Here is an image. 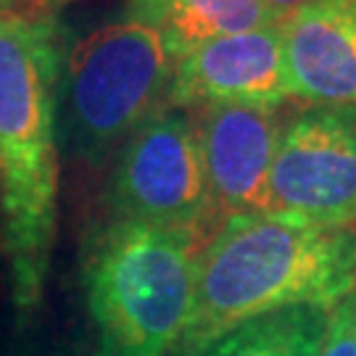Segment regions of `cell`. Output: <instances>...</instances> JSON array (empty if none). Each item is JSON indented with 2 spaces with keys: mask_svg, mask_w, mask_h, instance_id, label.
Masks as SVG:
<instances>
[{
  "mask_svg": "<svg viewBox=\"0 0 356 356\" xmlns=\"http://www.w3.org/2000/svg\"><path fill=\"white\" fill-rule=\"evenodd\" d=\"M356 293V227L275 214L227 216L198 256L188 322L169 356H204L245 322Z\"/></svg>",
  "mask_w": 356,
  "mask_h": 356,
  "instance_id": "cell-1",
  "label": "cell"
},
{
  "mask_svg": "<svg viewBox=\"0 0 356 356\" xmlns=\"http://www.w3.org/2000/svg\"><path fill=\"white\" fill-rule=\"evenodd\" d=\"M206 243L195 229L116 216L90 227L79 277L95 356H169L191 314Z\"/></svg>",
  "mask_w": 356,
  "mask_h": 356,
  "instance_id": "cell-2",
  "label": "cell"
},
{
  "mask_svg": "<svg viewBox=\"0 0 356 356\" xmlns=\"http://www.w3.org/2000/svg\"><path fill=\"white\" fill-rule=\"evenodd\" d=\"M177 58L159 29L116 19L64 40L56 88L58 148L90 169L114 161L116 151L145 119L166 106Z\"/></svg>",
  "mask_w": 356,
  "mask_h": 356,
  "instance_id": "cell-3",
  "label": "cell"
},
{
  "mask_svg": "<svg viewBox=\"0 0 356 356\" xmlns=\"http://www.w3.org/2000/svg\"><path fill=\"white\" fill-rule=\"evenodd\" d=\"M108 216L159 227L195 229L211 238L214 216L195 119L164 106L122 143L106 185Z\"/></svg>",
  "mask_w": 356,
  "mask_h": 356,
  "instance_id": "cell-4",
  "label": "cell"
},
{
  "mask_svg": "<svg viewBox=\"0 0 356 356\" xmlns=\"http://www.w3.org/2000/svg\"><path fill=\"white\" fill-rule=\"evenodd\" d=\"M267 214L356 227V108H306L285 122Z\"/></svg>",
  "mask_w": 356,
  "mask_h": 356,
  "instance_id": "cell-5",
  "label": "cell"
},
{
  "mask_svg": "<svg viewBox=\"0 0 356 356\" xmlns=\"http://www.w3.org/2000/svg\"><path fill=\"white\" fill-rule=\"evenodd\" d=\"M64 32L53 19L0 16V164L3 175L61 169L56 88Z\"/></svg>",
  "mask_w": 356,
  "mask_h": 356,
  "instance_id": "cell-6",
  "label": "cell"
},
{
  "mask_svg": "<svg viewBox=\"0 0 356 356\" xmlns=\"http://www.w3.org/2000/svg\"><path fill=\"white\" fill-rule=\"evenodd\" d=\"M191 114L216 219L267 214L269 175L285 129L280 106L211 103Z\"/></svg>",
  "mask_w": 356,
  "mask_h": 356,
  "instance_id": "cell-7",
  "label": "cell"
},
{
  "mask_svg": "<svg viewBox=\"0 0 356 356\" xmlns=\"http://www.w3.org/2000/svg\"><path fill=\"white\" fill-rule=\"evenodd\" d=\"M288 98L282 29L264 26L211 40L179 58L166 106L185 111L211 103L282 106Z\"/></svg>",
  "mask_w": 356,
  "mask_h": 356,
  "instance_id": "cell-8",
  "label": "cell"
},
{
  "mask_svg": "<svg viewBox=\"0 0 356 356\" xmlns=\"http://www.w3.org/2000/svg\"><path fill=\"white\" fill-rule=\"evenodd\" d=\"M280 29L293 101L356 108V0H314Z\"/></svg>",
  "mask_w": 356,
  "mask_h": 356,
  "instance_id": "cell-9",
  "label": "cell"
},
{
  "mask_svg": "<svg viewBox=\"0 0 356 356\" xmlns=\"http://www.w3.org/2000/svg\"><path fill=\"white\" fill-rule=\"evenodd\" d=\"M122 16L159 29L177 61L211 40L280 26L261 0H127Z\"/></svg>",
  "mask_w": 356,
  "mask_h": 356,
  "instance_id": "cell-10",
  "label": "cell"
},
{
  "mask_svg": "<svg viewBox=\"0 0 356 356\" xmlns=\"http://www.w3.org/2000/svg\"><path fill=\"white\" fill-rule=\"evenodd\" d=\"M330 309L293 306L245 322L204 356H317Z\"/></svg>",
  "mask_w": 356,
  "mask_h": 356,
  "instance_id": "cell-11",
  "label": "cell"
},
{
  "mask_svg": "<svg viewBox=\"0 0 356 356\" xmlns=\"http://www.w3.org/2000/svg\"><path fill=\"white\" fill-rule=\"evenodd\" d=\"M317 356H356V293L330 309Z\"/></svg>",
  "mask_w": 356,
  "mask_h": 356,
  "instance_id": "cell-12",
  "label": "cell"
},
{
  "mask_svg": "<svg viewBox=\"0 0 356 356\" xmlns=\"http://www.w3.org/2000/svg\"><path fill=\"white\" fill-rule=\"evenodd\" d=\"M32 348V335L19 327L6 269L0 264V356H19Z\"/></svg>",
  "mask_w": 356,
  "mask_h": 356,
  "instance_id": "cell-13",
  "label": "cell"
},
{
  "mask_svg": "<svg viewBox=\"0 0 356 356\" xmlns=\"http://www.w3.org/2000/svg\"><path fill=\"white\" fill-rule=\"evenodd\" d=\"M261 3L267 6V11L272 13V19L282 26L288 19H293L301 8H306V6L314 3V0H261Z\"/></svg>",
  "mask_w": 356,
  "mask_h": 356,
  "instance_id": "cell-14",
  "label": "cell"
},
{
  "mask_svg": "<svg viewBox=\"0 0 356 356\" xmlns=\"http://www.w3.org/2000/svg\"><path fill=\"white\" fill-rule=\"evenodd\" d=\"M35 0H0V16H26L32 19Z\"/></svg>",
  "mask_w": 356,
  "mask_h": 356,
  "instance_id": "cell-15",
  "label": "cell"
},
{
  "mask_svg": "<svg viewBox=\"0 0 356 356\" xmlns=\"http://www.w3.org/2000/svg\"><path fill=\"white\" fill-rule=\"evenodd\" d=\"M35 356H95V351H90L85 343L74 341V343H61V346H56V348H48V351H42V354L38 351Z\"/></svg>",
  "mask_w": 356,
  "mask_h": 356,
  "instance_id": "cell-16",
  "label": "cell"
},
{
  "mask_svg": "<svg viewBox=\"0 0 356 356\" xmlns=\"http://www.w3.org/2000/svg\"><path fill=\"white\" fill-rule=\"evenodd\" d=\"M66 3L72 0H35V8H32V19H53L58 8H64Z\"/></svg>",
  "mask_w": 356,
  "mask_h": 356,
  "instance_id": "cell-17",
  "label": "cell"
},
{
  "mask_svg": "<svg viewBox=\"0 0 356 356\" xmlns=\"http://www.w3.org/2000/svg\"><path fill=\"white\" fill-rule=\"evenodd\" d=\"M0 201H3V164H0Z\"/></svg>",
  "mask_w": 356,
  "mask_h": 356,
  "instance_id": "cell-18",
  "label": "cell"
},
{
  "mask_svg": "<svg viewBox=\"0 0 356 356\" xmlns=\"http://www.w3.org/2000/svg\"><path fill=\"white\" fill-rule=\"evenodd\" d=\"M38 354V348H35V346H32V348H29V351H24V354H19V356H35Z\"/></svg>",
  "mask_w": 356,
  "mask_h": 356,
  "instance_id": "cell-19",
  "label": "cell"
}]
</instances>
